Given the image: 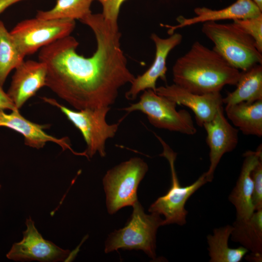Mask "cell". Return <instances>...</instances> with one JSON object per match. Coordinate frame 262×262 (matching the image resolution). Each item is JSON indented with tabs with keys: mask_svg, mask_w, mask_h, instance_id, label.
Segmentation results:
<instances>
[{
	"mask_svg": "<svg viewBox=\"0 0 262 262\" xmlns=\"http://www.w3.org/2000/svg\"><path fill=\"white\" fill-rule=\"evenodd\" d=\"M81 21L93 31L96 51L89 57L79 55V42L70 35L41 48L38 58L47 66L46 86L77 110L111 107L120 88L135 77L121 48V33L117 23L102 14L91 13Z\"/></svg>",
	"mask_w": 262,
	"mask_h": 262,
	"instance_id": "obj_1",
	"label": "cell"
},
{
	"mask_svg": "<svg viewBox=\"0 0 262 262\" xmlns=\"http://www.w3.org/2000/svg\"><path fill=\"white\" fill-rule=\"evenodd\" d=\"M240 73L218 52L198 41L176 60L172 68L174 83L197 94L220 92L226 85H235Z\"/></svg>",
	"mask_w": 262,
	"mask_h": 262,
	"instance_id": "obj_2",
	"label": "cell"
},
{
	"mask_svg": "<svg viewBox=\"0 0 262 262\" xmlns=\"http://www.w3.org/2000/svg\"><path fill=\"white\" fill-rule=\"evenodd\" d=\"M201 31L214 45L213 49L231 66L245 71L262 64V54L254 39L233 22H204Z\"/></svg>",
	"mask_w": 262,
	"mask_h": 262,
	"instance_id": "obj_3",
	"label": "cell"
},
{
	"mask_svg": "<svg viewBox=\"0 0 262 262\" xmlns=\"http://www.w3.org/2000/svg\"><path fill=\"white\" fill-rule=\"evenodd\" d=\"M132 207V214L126 226L109 235L105 242V252L119 249L142 250L154 260L156 257V233L158 228L163 226V219L156 213L146 214L138 200Z\"/></svg>",
	"mask_w": 262,
	"mask_h": 262,
	"instance_id": "obj_4",
	"label": "cell"
},
{
	"mask_svg": "<svg viewBox=\"0 0 262 262\" xmlns=\"http://www.w3.org/2000/svg\"><path fill=\"white\" fill-rule=\"evenodd\" d=\"M42 98L58 107L81 131L86 144L87 148L84 152L87 157L92 158L97 152L102 157L105 156L106 142L115 136L123 118L116 123L109 124L106 121V117L111 107L74 111L60 104L53 98L46 97Z\"/></svg>",
	"mask_w": 262,
	"mask_h": 262,
	"instance_id": "obj_5",
	"label": "cell"
},
{
	"mask_svg": "<svg viewBox=\"0 0 262 262\" xmlns=\"http://www.w3.org/2000/svg\"><path fill=\"white\" fill-rule=\"evenodd\" d=\"M161 143L163 150L160 156L168 161L171 172V185L167 192L158 197L148 209L151 213H156L164 216L163 226L177 224L183 226L186 223L187 211L185 204L190 196L207 182L205 172L191 184L182 186L176 173L175 163L177 154L162 139L155 134Z\"/></svg>",
	"mask_w": 262,
	"mask_h": 262,
	"instance_id": "obj_6",
	"label": "cell"
},
{
	"mask_svg": "<svg viewBox=\"0 0 262 262\" xmlns=\"http://www.w3.org/2000/svg\"><path fill=\"white\" fill-rule=\"evenodd\" d=\"M148 168L143 159L133 157L107 171L103 184L109 214L123 207L132 206L138 200L137 189Z\"/></svg>",
	"mask_w": 262,
	"mask_h": 262,
	"instance_id": "obj_7",
	"label": "cell"
},
{
	"mask_svg": "<svg viewBox=\"0 0 262 262\" xmlns=\"http://www.w3.org/2000/svg\"><path fill=\"white\" fill-rule=\"evenodd\" d=\"M177 104L151 89L144 91L136 103L123 108L128 113L140 111L146 115L149 123L156 128L194 135L197 131L190 113L176 110Z\"/></svg>",
	"mask_w": 262,
	"mask_h": 262,
	"instance_id": "obj_8",
	"label": "cell"
},
{
	"mask_svg": "<svg viewBox=\"0 0 262 262\" xmlns=\"http://www.w3.org/2000/svg\"><path fill=\"white\" fill-rule=\"evenodd\" d=\"M75 27L74 20L35 17L18 23L10 33L21 52L26 56L70 35Z\"/></svg>",
	"mask_w": 262,
	"mask_h": 262,
	"instance_id": "obj_9",
	"label": "cell"
},
{
	"mask_svg": "<svg viewBox=\"0 0 262 262\" xmlns=\"http://www.w3.org/2000/svg\"><path fill=\"white\" fill-rule=\"evenodd\" d=\"M27 229L23 231V239L14 243L6 257L15 261H38L58 262L66 260L70 254L52 242L44 239L38 231L30 217L26 219Z\"/></svg>",
	"mask_w": 262,
	"mask_h": 262,
	"instance_id": "obj_10",
	"label": "cell"
},
{
	"mask_svg": "<svg viewBox=\"0 0 262 262\" xmlns=\"http://www.w3.org/2000/svg\"><path fill=\"white\" fill-rule=\"evenodd\" d=\"M202 127L207 133L206 142L210 149V165L205 174L207 182H210L222 156L237 147L238 130L226 118L222 106L218 108L213 118L204 123Z\"/></svg>",
	"mask_w": 262,
	"mask_h": 262,
	"instance_id": "obj_11",
	"label": "cell"
},
{
	"mask_svg": "<svg viewBox=\"0 0 262 262\" xmlns=\"http://www.w3.org/2000/svg\"><path fill=\"white\" fill-rule=\"evenodd\" d=\"M150 38L155 46L154 61L147 70L143 74L135 77L131 83L130 88L125 94V97L128 100L135 99L140 92L147 89L155 92L156 82L159 78L166 81L167 58L169 52L181 43L182 36L174 33L169 37L163 38L153 33Z\"/></svg>",
	"mask_w": 262,
	"mask_h": 262,
	"instance_id": "obj_12",
	"label": "cell"
},
{
	"mask_svg": "<svg viewBox=\"0 0 262 262\" xmlns=\"http://www.w3.org/2000/svg\"><path fill=\"white\" fill-rule=\"evenodd\" d=\"M155 92L177 104L190 108L195 114L196 124L200 127L213 119L223 103L220 92L197 94L175 83L157 87Z\"/></svg>",
	"mask_w": 262,
	"mask_h": 262,
	"instance_id": "obj_13",
	"label": "cell"
},
{
	"mask_svg": "<svg viewBox=\"0 0 262 262\" xmlns=\"http://www.w3.org/2000/svg\"><path fill=\"white\" fill-rule=\"evenodd\" d=\"M7 94L17 109L46 86L47 66L41 61H24L16 69Z\"/></svg>",
	"mask_w": 262,
	"mask_h": 262,
	"instance_id": "obj_14",
	"label": "cell"
},
{
	"mask_svg": "<svg viewBox=\"0 0 262 262\" xmlns=\"http://www.w3.org/2000/svg\"><path fill=\"white\" fill-rule=\"evenodd\" d=\"M196 16L186 18L179 16L176 25L161 24L166 28L168 34L171 35L177 29L198 23L217 21L221 20L245 19L258 16L262 11L253 0H237L228 7L220 10H212L206 7H197L194 9Z\"/></svg>",
	"mask_w": 262,
	"mask_h": 262,
	"instance_id": "obj_15",
	"label": "cell"
},
{
	"mask_svg": "<svg viewBox=\"0 0 262 262\" xmlns=\"http://www.w3.org/2000/svg\"><path fill=\"white\" fill-rule=\"evenodd\" d=\"M243 156L244 160L240 175L228 197L235 208L236 221L249 219L255 211L252 201L253 182L251 172L262 159V145L256 151H246Z\"/></svg>",
	"mask_w": 262,
	"mask_h": 262,
	"instance_id": "obj_16",
	"label": "cell"
},
{
	"mask_svg": "<svg viewBox=\"0 0 262 262\" xmlns=\"http://www.w3.org/2000/svg\"><path fill=\"white\" fill-rule=\"evenodd\" d=\"M0 127L11 129L21 134L24 137L25 144L37 149L43 147L47 142H52L59 145L64 150H70L73 153L85 155L84 153H77L71 148L67 137L57 138L47 134L44 130L48 125H40L24 118L18 110L12 111L10 114L0 110Z\"/></svg>",
	"mask_w": 262,
	"mask_h": 262,
	"instance_id": "obj_17",
	"label": "cell"
},
{
	"mask_svg": "<svg viewBox=\"0 0 262 262\" xmlns=\"http://www.w3.org/2000/svg\"><path fill=\"white\" fill-rule=\"evenodd\" d=\"M231 240L239 243L251 251L247 261L260 262L262 260V209L254 211L249 219L235 221L232 225Z\"/></svg>",
	"mask_w": 262,
	"mask_h": 262,
	"instance_id": "obj_18",
	"label": "cell"
},
{
	"mask_svg": "<svg viewBox=\"0 0 262 262\" xmlns=\"http://www.w3.org/2000/svg\"><path fill=\"white\" fill-rule=\"evenodd\" d=\"M225 111L228 118L244 134L262 136V100L226 105Z\"/></svg>",
	"mask_w": 262,
	"mask_h": 262,
	"instance_id": "obj_19",
	"label": "cell"
},
{
	"mask_svg": "<svg viewBox=\"0 0 262 262\" xmlns=\"http://www.w3.org/2000/svg\"><path fill=\"white\" fill-rule=\"evenodd\" d=\"M236 88L223 98V103H253L262 100V65L257 64L242 71L235 85Z\"/></svg>",
	"mask_w": 262,
	"mask_h": 262,
	"instance_id": "obj_20",
	"label": "cell"
},
{
	"mask_svg": "<svg viewBox=\"0 0 262 262\" xmlns=\"http://www.w3.org/2000/svg\"><path fill=\"white\" fill-rule=\"evenodd\" d=\"M232 230V225H227L214 229L213 234L207 236L210 262H239L248 252L243 246L235 248L229 246V239Z\"/></svg>",
	"mask_w": 262,
	"mask_h": 262,
	"instance_id": "obj_21",
	"label": "cell"
},
{
	"mask_svg": "<svg viewBox=\"0 0 262 262\" xmlns=\"http://www.w3.org/2000/svg\"><path fill=\"white\" fill-rule=\"evenodd\" d=\"M25 56L0 19V87L2 88L11 71L24 61Z\"/></svg>",
	"mask_w": 262,
	"mask_h": 262,
	"instance_id": "obj_22",
	"label": "cell"
},
{
	"mask_svg": "<svg viewBox=\"0 0 262 262\" xmlns=\"http://www.w3.org/2000/svg\"><path fill=\"white\" fill-rule=\"evenodd\" d=\"M94 0H56L53 8L48 11H38L35 17L44 19L81 20L91 13L90 6Z\"/></svg>",
	"mask_w": 262,
	"mask_h": 262,
	"instance_id": "obj_23",
	"label": "cell"
},
{
	"mask_svg": "<svg viewBox=\"0 0 262 262\" xmlns=\"http://www.w3.org/2000/svg\"><path fill=\"white\" fill-rule=\"evenodd\" d=\"M254 40L257 49L262 53V14L255 17L233 20Z\"/></svg>",
	"mask_w": 262,
	"mask_h": 262,
	"instance_id": "obj_24",
	"label": "cell"
},
{
	"mask_svg": "<svg viewBox=\"0 0 262 262\" xmlns=\"http://www.w3.org/2000/svg\"><path fill=\"white\" fill-rule=\"evenodd\" d=\"M253 182L252 201L254 211L262 209V159L251 172Z\"/></svg>",
	"mask_w": 262,
	"mask_h": 262,
	"instance_id": "obj_25",
	"label": "cell"
},
{
	"mask_svg": "<svg viewBox=\"0 0 262 262\" xmlns=\"http://www.w3.org/2000/svg\"><path fill=\"white\" fill-rule=\"evenodd\" d=\"M102 5V15L104 18L112 23H117L120 8L126 0H97Z\"/></svg>",
	"mask_w": 262,
	"mask_h": 262,
	"instance_id": "obj_26",
	"label": "cell"
},
{
	"mask_svg": "<svg viewBox=\"0 0 262 262\" xmlns=\"http://www.w3.org/2000/svg\"><path fill=\"white\" fill-rule=\"evenodd\" d=\"M0 110H18L1 87H0Z\"/></svg>",
	"mask_w": 262,
	"mask_h": 262,
	"instance_id": "obj_27",
	"label": "cell"
},
{
	"mask_svg": "<svg viewBox=\"0 0 262 262\" xmlns=\"http://www.w3.org/2000/svg\"><path fill=\"white\" fill-rule=\"evenodd\" d=\"M22 0H0V14L11 6Z\"/></svg>",
	"mask_w": 262,
	"mask_h": 262,
	"instance_id": "obj_28",
	"label": "cell"
},
{
	"mask_svg": "<svg viewBox=\"0 0 262 262\" xmlns=\"http://www.w3.org/2000/svg\"><path fill=\"white\" fill-rule=\"evenodd\" d=\"M253 1L262 11V0H253Z\"/></svg>",
	"mask_w": 262,
	"mask_h": 262,
	"instance_id": "obj_29",
	"label": "cell"
},
{
	"mask_svg": "<svg viewBox=\"0 0 262 262\" xmlns=\"http://www.w3.org/2000/svg\"><path fill=\"white\" fill-rule=\"evenodd\" d=\"M1 187V185L0 184V189Z\"/></svg>",
	"mask_w": 262,
	"mask_h": 262,
	"instance_id": "obj_30",
	"label": "cell"
}]
</instances>
